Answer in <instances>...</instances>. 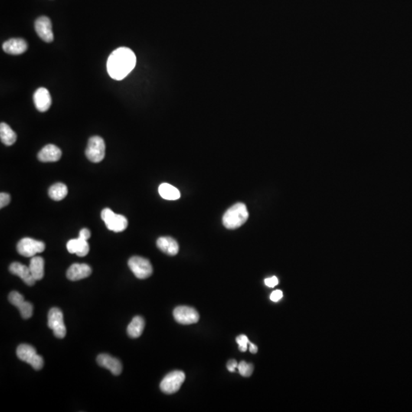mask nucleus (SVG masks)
Segmentation results:
<instances>
[{
	"label": "nucleus",
	"instance_id": "f257e3e1",
	"mask_svg": "<svg viewBox=\"0 0 412 412\" xmlns=\"http://www.w3.org/2000/svg\"><path fill=\"white\" fill-rule=\"evenodd\" d=\"M136 65V56L128 47H119L114 50L107 60L109 76L115 80L125 78Z\"/></svg>",
	"mask_w": 412,
	"mask_h": 412
},
{
	"label": "nucleus",
	"instance_id": "f03ea898",
	"mask_svg": "<svg viewBox=\"0 0 412 412\" xmlns=\"http://www.w3.org/2000/svg\"><path fill=\"white\" fill-rule=\"evenodd\" d=\"M247 207L243 203H237L226 211L223 216V224L227 229H235L243 225L248 219Z\"/></svg>",
	"mask_w": 412,
	"mask_h": 412
},
{
	"label": "nucleus",
	"instance_id": "7ed1b4c3",
	"mask_svg": "<svg viewBox=\"0 0 412 412\" xmlns=\"http://www.w3.org/2000/svg\"><path fill=\"white\" fill-rule=\"evenodd\" d=\"M16 354L19 360L28 363L34 370H41L44 366V360L41 356L37 354L36 350L32 346L21 344L17 348Z\"/></svg>",
	"mask_w": 412,
	"mask_h": 412
},
{
	"label": "nucleus",
	"instance_id": "20e7f679",
	"mask_svg": "<svg viewBox=\"0 0 412 412\" xmlns=\"http://www.w3.org/2000/svg\"><path fill=\"white\" fill-rule=\"evenodd\" d=\"M106 154V144L101 137L93 136L89 138L86 156L88 160L93 163H99L104 159Z\"/></svg>",
	"mask_w": 412,
	"mask_h": 412
},
{
	"label": "nucleus",
	"instance_id": "39448f33",
	"mask_svg": "<svg viewBox=\"0 0 412 412\" xmlns=\"http://www.w3.org/2000/svg\"><path fill=\"white\" fill-rule=\"evenodd\" d=\"M102 219L109 230L114 232H122L128 227V220L122 214L114 213L110 208H105L101 213Z\"/></svg>",
	"mask_w": 412,
	"mask_h": 412
},
{
	"label": "nucleus",
	"instance_id": "423d86ee",
	"mask_svg": "<svg viewBox=\"0 0 412 412\" xmlns=\"http://www.w3.org/2000/svg\"><path fill=\"white\" fill-rule=\"evenodd\" d=\"M185 373L182 371H173L167 374L161 383V390L166 394H174L181 388L185 381Z\"/></svg>",
	"mask_w": 412,
	"mask_h": 412
},
{
	"label": "nucleus",
	"instance_id": "0eeeda50",
	"mask_svg": "<svg viewBox=\"0 0 412 412\" xmlns=\"http://www.w3.org/2000/svg\"><path fill=\"white\" fill-rule=\"evenodd\" d=\"M128 266L138 279H147L152 275L153 268L151 262L141 256H132L128 260Z\"/></svg>",
	"mask_w": 412,
	"mask_h": 412
},
{
	"label": "nucleus",
	"instance_id": "6e6552de",
	"mask_svg": "<svg viewBox=\"0 0 412 412\" xmlns=\"http://www.w3.org/2000/svg\"><path fill=\"white\" fill-rule=\"evenodd\" d=\"M45 249L44 242L36 240L30 237L21 239L17 244V251L25 257H33L37 253H42Z\"/></svg>",
	"mask_w": 412,
	"mask_h": 412
},
{
	"label": "nucleus",
	"instance_id": "1a4fd4ad",
	"mask_svg": "<svg viewBox=\"0 0 412 412\" xmlns=\"http://www.w3.org/2000/svg\"><path fill=\"white\" fill-rule=\"evenodd\" d=\"M47 325L52 330L54 335L57 338H63L66 336L65 325L63 322V315L61 310L58 308H52L49 311L47 316Z\"/></svg>",
	"mask_w": 412,
	"mask_h": 412
},
{
	"label": "nucleus",
	"instance_id": "9d476101",
	"mask_svg": "<svg viewBox=\"0 0 412 412\" xmlns=\"http://www.w3.org/2000/svg\"><path fill=\"white\" fill-rule=\"evenodd\" d=\"M174 317L178 323L192 325L198 322L200 315L195 308L189 306H179L174 309Z\"/></svg>",
	"mask_w": 412,
	"mask_h": 412
},
{
	"label": "nucleus",
	"instance_id": "9b49d317",
	"mask_svg": "<svg viewBox=\"0 0 412 412\" xmlns=\"http://www.w3.org/2000/svg\"><path fill=\"white\" fill-rule=\"evenodd\" d=\"M34 28L37 35L45 42H52L54 41V34L52 31V24L50 18L47 16H41L34 23Z\"/></svg>",
	"mask_w": 412,
	"mask_h": 412
},
{
	"label": "nucleus",
	"instance_id": "f8f14e48",
	"mask_svg": "<svg viewBox=\"0 0 412 412\" xmlns=\"http://www.w3.org/2000/svg\"><path fill=\"white\" fill-rule=\"evenodd\" d=\"M34 103L36 109L41 112H44L48 110L51 106V97L50 93L46 88L41 87L36 90L33 96Z\"/></svg>",
	"mask_w": 412,
	"mask_h": 412
},
{
	"label": "nucleus",
	"instance_id": "ddd939ff",
	"mask_svg": "<svg viewBox=\"0 0 412 412\" xmlns=\"http://www.w3.org/2000/svg\"><path fill=\"white\" fill-rule=\"evenodd\" d=\"M96 360L100 367L110 370L113 375L119 376L122 373V365L120 360L115 357H111L109 354H100L98 356Z\"/></svg>",
	"mask_w": 412,
	"mask_h": 412
},
{
	"label": "nucleus",
	"instance_id": "4468645a",
	"mask_svg": "<svg viewBox=\"0 0 412 412\" xmlns=\"http://www.w3.org/2000/svg\"><path fill=\"white\" fill-rule=\"evenodd\" d=\"M91 273L92 269L89 265L86 263H73L67 270V277L71 281H78L89 277Z\"/></svg>",
	"mask_w": 412,
	"mask_h": 412
},
{
	"label": "nucleus",
	"instance_id": "2eb2a0df",
	"mask_svg": "<svg viewBox=\"0 0 412 412\" xmlns=\"http://www.w3.org/2000/svg\"><path fill=\"white\" fill-rule=\"evenodd\" d=\"M9 271L12 274L16 275L22 279L23 282L28 286H33L35 283V279L31 275L29 267L18 263L14 262L9 266Z\"/></svg>",
	"mask_w": 412,
	"mask_h": 412
},
{
	"label": "nucleus",
	"instance_id": "dca6fc26",
	"mask_svg": "<svg viewBox=\"0 0 412 412\" xmlns=\"http://www.w3.org/2000/svg\"><path fill=\"white\" fill-rule=\"evenodd\" d=\"M2 49L7 54L18 55L26 51L28 44L21 38H11L4 43Z\"/></svg>",
	"mask_w": 412,
	"mask_h": 412
},
{
	"label": "nucleus",
	"instance_id": "f3484780",
	"mask_svg": "<svg viewBox=\"0 0 412 412\" xmlns=\"http://www.w3.org/2000/svg\"><path fill=\"white\" fill-rule=\"evenodd\" d=\"M61 155L60 148L54 145H47L38 153L37 158L41 162H56L60 159Z\"/></svg>",
	"mask_w": 412,
	"mask_h": 412
},
{
	"label": "nucleus",
	"instance_id": "a211bd4d",
	"mask_svg": "<svg viewBox=\"0 0 412 412\" xmlns=\"http://www.w3.org/2000/svg\"><path fill=\"white\" fill-rule=\"evenodd\" d=\"M67 248L69 253H75L79 256H86L89 252V245L87 240L80 237L69 240L67 243Z\"/></svg>",
	"mask_w": 412,
	"mask_h": 412
},
{
	"label": "nucleus",
	"instance_id": "6ab92c4d",
	"mask_svg": "<svg viewBox=\"0 0 412 412\" xmlns=\"http://www.w3.org/2000/svg\"><path fill=\"white\" fill-rule=\"evenodd\" d=\"M158 248L170 256H175L179 252L178 243L171 237H161L157 241Z\"/></svg>",
	"mask_w": 412,
	"mask_h": 412
},
{
	"label": "nucleus",
	"instance_id": "aec40b11",
	"mask_svg": "<svg viewBox=\"0 0 412 412\" xmlns=\"http://www.w3.org/2000/svg\"><path fill=\"white\" fill-rule=\"evenodd\" d=\"M34 279L41 280L44 275V260L41 256H33L28 266Z\"/></svg>",
	"mask_w": 412,
	"mask_h": 412
},
{
	"label": "nucleus",
	"instance_id": "412c9836",
	"mask_svg": "<svg viewBox=\"0 0 412 412\" xmlns=\"http://www.w3.org/2000/svg\"><path fill=\"white\" fill-rule=\"evenodd\" d=\"M145 326V320L142 317H135L127 328L128 336L132 338H139L143 333Z\"/></svg>",
	"mask_w": 412,
	"mask_h": 412
},
{
	"label": "nucleus",
	"instance_id": "4be33fe9",
	"mask_svg": "<svg viewBox=\"0 0 412 412\" xmlns=\"http://www.w3.org/2000/svg\"><path fill=\"white\" fill-rule=\"evenodd\" d=\"M0 138L1 141L6 146H11L16 141L17 136L9 125L2 122L0 125Z\"/></svg>",
	"mask_w": 412,
	"mask_h": 412
},
{
	"label": "nucleus",
	"instance_id": "5701e85b",
	"mask_svg": "<svg viewBox=\"0 0 412 412\" xmlns=\"http://www.w3.org/2000/svg\"><path fill=\"white\" fill-rule=\"evenodd\" d=\"M160 195L163 199L166 200H177L180 198V193L176 187H173L171 184H162L158 189Z\"/></svg>",
	"mask_w": 412,
	"mask_h": 412
},
{
	"label": "nucleus",
	"instance_id": "b1692460",
	"mask_svg": "<svg viewBox=\"0 0 412 412\" xmlns=\"http://www.w3.org/2000/svg\"><path fill=\"white\" fill-rule=\"evenodd\" d=\"M68 193L67 186L61 183H57L49 189L48 195L54 201H60L67 197Z\"/></svg>",
	"mask_w": 412,
	"mask_h": 412
},
{
	"label": "nucleus",
	"instance_id": "393cba45",
	"mask_svg": "<svg viewBox=\"0 0 412 412\" xmlns=\"http://www.w3.org/2000/svg\"><path fill=\"white\" fill-rule=\"evenodd\" d=\"M20 314L24 319H28L33 315V305L30 302H25L18 308Z\"/></svg>",
	"mask_w": 412,
	"mask_h": 412
},
{
	"label": "nucleus",
	"instance_id": "a878e982",
	"mask_svg": "<svg viewBox=\"0 0 412 412\" xmlns=\"http://www.w3.org/2000/svg\"><path fill=\"white\" fill-rule=\"evenodd\" d=\"M237 369H238L239 373H240L242 377H250L252 373H253V364H247L245 361H241V362L238 364Z\"/></svg>",
	"mask_w": 412,
	"mask_h": 412
},
{
	"label": "nucleus",
	"instance_id": "bb28decb",
	"mask_svg": "<svg viewBox=\"0 0 412 412\" xmlns=\"http://www.w3.org/2000/svg\"><path fill=\"white\" fill-rule=\"evenodd\" d=\"M8 301H9L10 303L12 304L14 306L17 307L18 308L25 302L22 295L19 292H15V291L10 292L9 295H8Z\"/></svg>",
	"mask_w": 412,
	"mask_h": 412
},
{
	"label": "nucleus",
	"instance_id": "cd10ccee",
	"mask_svg": "<svg viewBox=\"0 0 412 412\" xmlns=\"http://www.w3.org/2000/svg\"><path fill=\"white\" fill-rule=\"evenodd\" d=\"M236 341L239 345V350L242 352H245L247 350V345L250 344L248 338L246 335H240L236 338Z\"/></svg>",
	"mask_w": 412,
	"mask_h": 412
},
{
	"label": "nucleus",
	"instance_id": "c85d7f7f",
	"mask_svg": "<svg viewBox=\"0 0 412 412\" xmlns=\"http://www.w3.org/2000/svg\"><path fill=\"white\" fill-rule=\"evenodd\" d=\"M10 196L7 193H2L0 194V208H2L10 203Z\"/></svg>",
	"mask_w": 412,
	"mask_h": 412
},
{
	"label": "nucleus",
	"instance_id": "c756f323",
	"mask_svg": "<svg viewBox=\"0 0 412 412\" xmlns=\"http://www.w3.org/2000/svg\"><path fill=\"white\" fill-rule=\"evenodd\" d=\"M264 282L268 287L273 288L279 284V279L276 276H272V277L265 279Z\"/></svg>",
	"mask_w": 412,
	"mask_h": 412
},
{
	"label": "nucleus",
	"instance_id": "7c9ffc66",
	"mask_svg": "<svg viewBox=\"0 0 412 412\" xmlns=\"http://www.w3.org/2000/svg\"><path fill=\"white\" fill-rule=\"evenodd\" d=\"M282 296H283V293H282V291L276 290L272 292L271 295H270V300L274 302H277L282 299Z\"/></svg>",
	"mask_w": 412,
	"mask_h": 412
},
{
	"label": "nucleus",
	"instance_id": "2f4dec72",
	"mask_svg": "<svg viewBox=\"0 0 412 412\" xmlns=\"http://www.w3.org/2000/svg\"><path fill=\"white\" fill-rule=\"evenodd\" d=\"M237 367H238V364H237L236 360H229L228 363H227V370H228V371H230V373H234Z\"/></svg>",
	"mask_w": 412,
	"mask_h": 412
},
{
	"label": "nucleus",
	"instance_id": "473e14b6",
	"mask_svg": "<svg viewBox=\"0 0 412 412\" xmlns=\"http://www.w3.org/2000/svg\"><path fill=\"white\" fill-rule=\"evenodd\" d=\"M90 231H89V229L87 228H83L80 231V234H79V237L81 239H83V240H88L90 237Z\"/></svg>",
	"mask_w": 412,
	"mask_h": 412
},
{
	"label": "nucleus",
	"instance_id": "72a5a7b5",
	"mask_svg": "<svg viewBox=\"0 0 412 412\" xmlns=\"http://www.w3.org/2000/svg\"><path fill=\"white\" fill-rule=\"evenodd\" d=\"M250 347H249V349H250V353L252 354H256L257 353V351H258V348L256 347V345H255L254 344H252V343L250 342Z\"/></svg>",
	"mask_w": 412,
	"mask_h": 412
}]
</instances>
